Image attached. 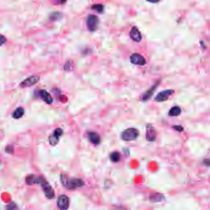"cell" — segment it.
Here are the masks:
<instances>
[{
    "label": "cell",
    "mask_w": 210,
    "mask_h": 210,
    "mask_svg": "<svg viewBox=\"0 0 210 210\" xmlns=\"http://www.w3.org/2000/svg\"><path fill=\"white\" fill-rule=\"evenodd\" d=\"M88 139L89 141L94 144H99L101 142L99 136L94 132H90L88 133Z\"/></svg>",
    "instance_id": "4fadbf2b"
},
{
    "label": "cell",
    "mask_w": 210,
    "mask_h": 210,
    "mask_svg": "<svg viewBox=\"0 0 210 210\" xmlns=\"http://www.w3.org/2000/svg\"><path fill=\"white\" fill-rule=\"evenodd\" d=\"M131 62L137 66H144L146 64L145 59L141 55L139 54H133L131 57Z\"/></svg>",
    "instance_id": "9c48e42d"
},
{
    "label": "cell",
    "mask_w": 210,
    "mask_h": 210,
    "mask_svg": "<svg viewBox=\"0 0 210 210\" xmlns=\"http://www.w3.org/2000/svg\"><path fill=\"white\" fill-rule=\"evenodd\" d=\"M41 188L43 190V192L45 195V196L49 198V199H52L55 196V193L54 191L52 189V187L49 185L46 181H44L43 183L41 184Z\"/></svg>",
    "instance_id": "ba28073f"
},
{
    "label": "cell",
    "mask_w": 210,
    "mask_h": 210,
    "mask_svg": "<svg viewBox=\"0 0 210 210\" xmlns=\"http://www.w3.org/2000/svg\"><path fill=\"white\" fill-rule=\"evenodd\" d=\"M99 23L98 17L94 15H89L86 20V25L89 31L93 32L97 29Z\"/></svg>",
    "instance_id": "3957f363"
},
{
    "label": "cell",
    "mask_w": 210,
    "mask_h": 210,
    "mask_svg": "<svg viewBox=\"0 0 210 210\" xmlns=\"http://www.w3.org/2000/svg\"><path fill=\"white\" fill-rule=\"evenodd\" d=\"M139 136V131L135 128H128L124 131L121 135L123 140L126 141H134Z\"/></svg>",
    "instance_id": "7a4b0ae2"
},
{
    "label": "cell",
    "mask_w": 210,
    "mask_h": 210,
    "mask_svg": "<svg viewBox=\"0 0 210 210\" xmlns=\"http://www.w3.org/2000/svg\"><path fill=\"white\" fill-rule=\"evenodd\" d=\"M57 205L60 210H67L69 207V199L66 195H62L59 196L57 201Z\"/></svg>",
    "instance_id": "8992f818"
},
{
    "label": "cell",
    "mask_w": 210,
    "mask_h": 210,
    "mask_svg": "<svg viewBox=\"0 0 210 210\" xmlns=\"http://www.w3.org/2000/svg\"><path fill=\"white\" fill-rule=\"evenodd\" d=\"M130 37L133 40L136 42H140L142 40L141 34L136 27H134L132 28L130 32Z\"/></svg>",
    "instance_id": "8fae6325"
},
{
    "label": "cell",
    "mask_w": 210,
    "mask_h": 210,
    "mask_svg": "<svg viewBox=\"0 0 210 210\" xmlns=\"http://www.w3.org/2000/svg\"><path fill=\"white\" fill-rule=\"evenodd\" d=\"M40 80V77L38 75H32L27 78L20 83L21 87H28L36 84Z\"/></svg>",
    "instance_id": "277c9868"
},
{
    "label": "cell",
    "mask_w": 210,
    "mask_h": 210,
    "mask_svg": "<svg viewBox=\"0 0 210 210\" xmlns=\"http://www.w3.org/2000/svg\"><path fill=\"white\" fill-rule=\"evenodd\" d=\"M40 95L41 98V99L48 104H51L53 102V99L51 94L46 91V90L41 89L40 91Z\"/></svg>",
    "instance_id": "7c38bea8"
},
{
    "label": "cell",
    "mask_w": 210,
    "mask_h": 210,
    "mask_svg": "<svg viewBox=\"0 0 210 210\" xmlns=\"http://www.w3.org/2000/svg\"><path fill=\"white\" fill-rule=\"evenodd\" d=\"M6 41V38L5 36L0 35V46L3 45Z\"/></svg>",
    "instance_id": "44dd1931"
},
{
    "label": "cell",
    "mask_w": 210,
    "mask_h": 210,
    "mask_svg": "<svg viewBox=\"0 0 210 210\" xmlns=\"http://www.w3.org/2000/svg\"><path fill=\"white\" fill-rule=\"evenodd\" d=\"M63 134V130L61 128L55 129L49 137V144L51 145H55L59 141L60 137Z\"/></svg>",
    "instance_id": "5b68a950"
},
{
    "label": "cell",
    "mask_w": 210,
    "mask_h": 210,
    "mask_svg": "<svg viewBox=\"0 0 210 210\" xmlns=\"http://www.w3.org/2000/svg\"><path fill=\"white\" fill-rule=\"evenodd\" d=\"M26 183L27 184L30 186H32L34 184H41L46 180L41 176L37 177L34 174L29 175L26 177Z\"/></svg>",
    "instance_id": "52a82bcc"
},
{
    "label": "cell",
    "mask_w": 210,
    "mask_h": 210,
    "mask_svg": "<svg viewBox=\"0 0 210 210\" xmlns=\"http://www.w3.org/2000/svg\"><path fill=\"white\" fill-rule=\"evenodd\" d=\"M174 93L173 90L168 89L160 93L155 98V101L157 102H163L166 101L168 98Z\"/></svg>",
    "instance_id": "30bf717a"
},
{
    "label": "cell",
    "mask_w": 210,
    "mask_h": 210,
    "mask_svg": "<svg viewBox=\"0 0 210 210\" xmlns=\"http://www.w3.org/2000/svg\"><path fill=\"white\" fill-rule=\"evenodd\" d=\"M150 2V3H157L158 2Z\"/></svg>",
    "instance_id": "603a6c76"
},
{
    "label": "cell",
    "mask_w": 210,
    "mask_h": 210,
    "mask_svg": "<svg viewBox=\"0 0 210 210\" xmlns=\"http://www.w3.org/2000/svg\"><path fill=\"white\" fill-rule=\"evenodd\" d=\"M156 137V133L155 130L153 129L152 126L147 128V134H146V138L148 141H155Z\"/></svg>",
    "instance_id": "9a60e30c"
},
{
    "label": "cell",
    "mask_w": 210,
    "mask_h": 210,
    "mask_svg": "<svg viewBox=\"0 0 210 210\" xmlns=\"http://www.w3.org/2000/svg\"><path fill=\"white\" fill-rule=\"evenodd\" d=\"M25 110L23 107H18L13 113L12 116L15 119H19L24 115Z\"/></svg>",
    "instance_id": "2e32d148"
},
{
    "label": "cell",
    "mask_w": 210,
    "mask_h": 210,
    "mask_svg": "<svg viewBox=\"0 0 210 210\" xmlns=\"http://www.w3.org/2000/svg\"><path fill=\"white\" fill-rule=\"evenodd\" d=\"M71 61H68L66 64H65V66H64V70H66V71H70V70H73V68L71 67V66L73 67V64H70Z\"/></svg>",
    "instance_id": "ffe728a7"
},
{
    "label": "cell",
    "mask_w": 210,
    "mask_h": 210,
    "mask_svg": "<svg viewBox=\"0 0 210 210\" xmlns=\"http://www.w3.org/2000/svg\"><path fill=\"white\" fill-rule=\"evenodd\" d=\"M181 113V109L180 107L177 106L173 107L171 109V110L169 112V115L171 116H176L179 115Z\"/></svg>",
    "instance_id": "e0dca14e"
},
{
    "label": "cell",
    "mask_w": 210,
    "mask_h": 210,
    "mask_svg": "<svg viewBox=\"0 0 210 210\" xmlns=\"http://www.w3.org/2000/svg\"><path fill=\"white\" fill-rule=\"evenodd\" d=\"M157 85H158V84H155L152 88H151L149 90H148V91L146 93H145V94L143 95V96L142 98V100L143 101H148L150 98H151L152 96V95L154 93V91H155V89L157 87Z\"/></svg>",
    "instance_id": "5bb4252c"
},
{
    "label": "cell",
    "mask_w": 210,
    "mask_h": 210,
    "mask_svg": "<svg viewBox=\"0 0 210 210\" xmlns=\"http://www.w3.org/2000/svg\"><path fill=\"white\" fill-rule=\"evenodd\" d=\"M91 8L99 13H102L104 11V6L102 5H94Z\"/></svg>",
    "instance_id": "d6986e66"
},
{
    "label": "cell",
    "mask_w": 210,
    "mask_h": 210,
    "mask_svg": "<svg viewBox=\"0 0 210 210\" xmlns=\"http://www.w3.org/2000/svg\"><path fill=\"white\" fill-rule=\"evenodd\" d=\"M173 128L179 132H182L183 131V128L181 126H173Z\"/></svg>",
    "instance_id": "7402d4cb"
},
{
    "label": "cell",
    "mask_w": 210,
    "mask_h": 210,
    "mask_svg": "<svg viewBox=\"0 0 210 210\" xmlns=\"http://www.w3.org/2000/svg\"><path fill=\"white\" fill-rule=\"evenodd\" d=\"M110 160L112 162L116 163V162H118L119 160H120L121 156H120V154H119V152H114L110 154Z\"/></svg>",
    "instance_id": "ac0fdd59"
},
{
    "label": "cell",
    "mask_w": 210,
    "mask_h": 210,
    "mask_svg": "<svg viewBox=\"0 0 210 210\" xmlns=\"http://www.w3.org/2000/svg\"><path fill=\"white\" fill-rule=\"evenodd\" d=\"M61 181L67 189L70 190L75 189L84 186V182L80 179L73 178L67 179L66 177H64V179L61 177Z\"/></svg>",
    "instance_id": "6da1fadb"
}]
</instances>
